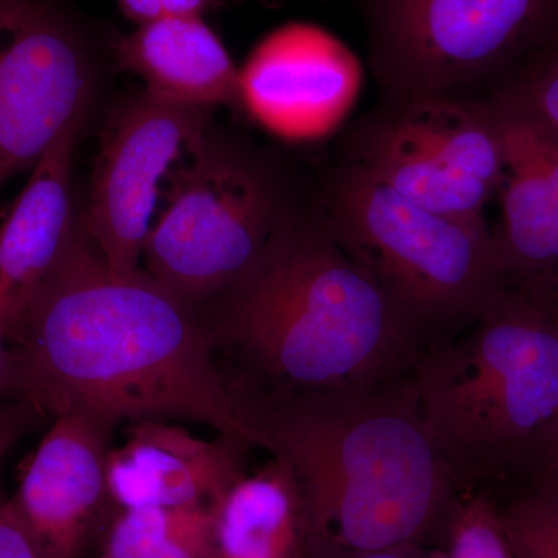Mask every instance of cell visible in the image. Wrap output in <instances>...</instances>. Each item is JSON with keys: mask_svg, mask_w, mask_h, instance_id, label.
I'll list each match as a JSON object with an SVG mask.
<instances>
[{"mask_svg": "<svg viewBox=\"0 0 558 558\" xmlns=\"http://www.w3.org/2000/svg\"><path fill=\"white\" fill-rule=\"evenodd\" d=\"M10 344L32 402L53 416L182 418L258 449L199 312L146 270L110 267L78 215Z\"/></svg>", "mask_w": 558, "mask_h": 558, "instance_id": "6da1fadb", "label": "cell"}, {"mask_svg": "<svg viewBox=\"0 0 558 558\" xmlns=\"http://www.w3.org/2000/svg\"><path fill=\"white\" fill-rule=\"evenodd\" d=\"M233 391L296 395L376 387L413 373L424 337L337 244L317 197L226 292L201 307Z\"/></svg>", "mask_w": 558, "mask_h": 558, "instance_id": "7a4b0ae2", "label": "cell"}, {"mask_svg": "<svg viewBox=\"0 0 558 558\" xmlns=\"http://www.w3.org/2000/svg\"><path fill=\"white\" fill-rule=\"evenodd\" d=\"M233 392L258 449L295 473L310 556L442 542L462 494L422 418L411 374L339 391Z\"/></svg>", "mask_w": 558, "mask_h": 558, "instance_id": "3957f363", "label": "cell"}, {"mask_svg": "<svg viewBox=\"0 0 558 558\" xmlns=\"http://www.w3.org/2000/svg\"><path fill=\"white\" fill-rule=\"evenodd\" d=\"M413 387L461 494L498 501L538 476L558 428V326L506 290L475 325L428 348Z\"/></svg>", "mask_w": 558, "mask_h": 558, "instance_id": "277c9868", "label": "cell"}, {"mask_svg": "<svg viewBox=\"0 0 558 558\" xmlns=\"http://www.w3.org/2000/svg\"><path fill=\"white\" fill-rule=\"evenodd\" d=\"M317 205L337 244L405 312L427 349L475 325L508 290L484 216L432 211L340 159L317 175Z\"/></svg>", "mask_w": 558, "mask_h": 558, "instance_id": "5b68a950", "label": "cell"}, {"mask_svg": "<svg viewBox=\"0 0 558 558\" xmlns=\"http://www.w3.org/2000/svg\"><path fill=\"white\" fill-rule=\"evenodd\" d=\"M143 259L161 286L199 311L253 266L317 197L311 179L270 150L209 128L171 174Z\"/></svg>", "mask_w": 558, "mask_h": 558, "instance_id": "8992f818", "label": "cell"}, {"mask_svg": "<svg viewBox=\"0 0 558 558\" xmlns=\"http://www.w3.org/2000/svg\"><path fill=\"white\" fill-rule=\"evenodd\" d=\"M381 97L488 101L558 25V0H362Z\"/></svg>", "mask_w": 558, "mask_h": 558, "instance_id": "52a82bcc", "label": "cell"}, {"mask_svg": "<svg viewBox=\"0 0 558 558\" xmlns=\"http://www.w3.org/2000/svg\"><path fill=\"white\" fill-rule=\"evenodd\" d=\"M337 159L359 165L414 204L483 218L508 170L490 101L440 95L381 97L349 128Z\"/></svg>", "mask_w": 558, "mask_h": 558, "instance_id": "ba28073f", "label": "cell"}, {"mask_svg": "<svg viewBox=\"0 0 558 558\" xmlns=\"http://www.w3.org/2000/svg\"><path fill=\"white\" fill-rule=\"evenodd\" d=\"M102 83L94 33L50 0H0V191L90 119Z\"/></svg>", "mask_w": 558, "mask_h": 558, "instance_id": "9c48e42d", "label": "cell"}, {"mask_svg": "<svg viewBox=\"0 0 558 558\" xmlns=\"http://www.w3.org/2000/svg\"><path fill=\"white\" fill-rule=\"evenodd\" d=\"M213 109L138 90L117 102L100 134L81 222L113 269H140L160 185L213 126Z\"/></svg>", "mask_w": 558, "mask_h": 558, "instance_id": "30bf717a", "label": "cell"}, {"mask_svg": "<svg viewBox=\"0 0 558 558\" xmlns=\"http://www.w3.org/2000/svg\"><path fill=\"white\" fill-rule=\"evenodd\" d=\"M357 60L328 32L282 25L260 40L240 69L238 109L286 142L329 134L357 92Z\"/></svg>", "mask_w": 558, "mask_h": 558, "instance_id": "8fae6325", "label": "cell"}, {"mask_svg": "<svg viewBox=\"0 0 558 558\" xmlns=\"http://www.w3.org/2000/svg\"><path fill=\"white\" fill-rule=\"evenodd\" d=\"M110 432L78 413L54 416L11 497L46 558H84L117 513L108 484Z\"/></svg>", "mask_w": 558, "mask_h": 558, "instance_id": "7c38bea8", "label": "cell"}, {"mask_svg": "<svg viewBox=\"0 0 558 558\" xmlns=\"http://www.w3.org/2000/svg\"><path fill=\"white\" fill-rule=\"evenodd\" d=\"M494 106L508 161L498 196L501 222L494 230L499 266L510 292L553 314L558 310V140Z\"/></svg>", "mask_w": 558, "mask_h": 558, "instance_id": "4fadbf2b", "label": "cell"}, {"mask_svg": "<svg viewBox=\"0 0 558 558\" xmlns=\"http://www.w3.org/2000/svg\"><path fill=\"white\" fill-rule=\"evenodd\" d=\"M250 447L229 436H194L163 418L131 422L108 453L110 498L117 510L213 509L242 473Z\"/></svg>", "mask_w": 558, "mask_h": 558, "instance_id": "5bb4252c", "label": "cell"}, {"mask_svg": "<svg viewBox=\"0 0 558 558\" xmlns=\"http://www.w3.org/2000/svg\"><path fill=\"white\" fill-rule=\"evenodd\" d=\"M89 120L76 121L53 143L0 222V336L9 343L75 230L73 159Z\"/></svg>", "mask_w": 558, "mask_h": 558, "instance_id": "9a60e30c", "label": "cell"}, {"mask_svg": "<svg viewBox=\"0 0 558 558\" xmlns=\"http://www.w3.org/2000/svg\"><path fill=\"white\" fill-rule=\"evenodd\" d=\"M119 69L134 73L160 100L213 109L240 101V69L204 16L145 22L112 43Z\"/></svg>", "mask_w": 558, "mask_h": 558, "instance_id": "2e32d148", "label": "cell"}, {"mask_svg": "<svg viewBox=\"0 0 558 558\" xmlns=\"http://www.w3.org/2000/svg\"><path fill=\"white\" fill-rule=\"evenodd\" d=\"M219 558H295L306 553V515L295 473L284 459L234 481L211 509Z\"/></svg>", "mask_w": 558, "mask_h": 558, "instance_id": "e0dca14e", "label": "cell"}, {"mask_svg": "<svg viewBox=\"0 0 558 558\" xmlns=\"http://www.w3.org/2000/svg\"><path fill=\"white\" fill-rule=\"evenodd\" d=\"M97 558H219L211 510H117L101 535Z\"/></svg>", "mask_w": 558, "mask_h": 558, "instance_id": "ac0fdd59", "label": "cell"}, {"mask_svg": "<svg viewBox=\"0 0 558 558\" xmlns=\"http://www.w3.org/2000/svg\"><path fill=\"white\" fill-rule=\"evenodd\" d=\"M495 506L515 558H558L557 478L531 481Z\"/></svg>", "mask_w": 558, "mask_h": 558, "instance_id": "d6986e66", "label": "cell"}, {"mask_svg": "<svg viewBox=\"0 0 558 558\" xmlns=\"http://www.w3.org/2000/svg\"><path fill=\"white\" fill-rule=\"evenodd\" d=\"M488 101L558 140V25Z\"/></svg>", "mask_w": 558, "mask_h": 558, "instance_id": "ffe728a7", "label": "cell"}, {"mask_svg": "<svg viewBox=\"0 0 558 558\" xmlns=\"http://www.w3.org/2000/svg\"><path fill=\"white\" fill-rule=\"evenodd\" d=\"M444 558H515L494 499L462 494L442 539Z\"/></svg>", "mask_w": 558, "mask_h": 558, "instance_id": "44dd1931", "label": "cell"}, {"mask_svg": "<svg viewBox=\"0 0 558 558\" xmlns=\"http://www.w3.org/2000/svg\"><path fill=\"white\" fill-rule=\"evenodd\" d=\"M233 0H119L121 11L135 25L174 16H204Z\"/></svg>", "mask_w": 558, "mask_h": 558, "instance_id": "7402d4cb", "label": "cell"}, {"mask_svg": "<svg viewBox=\"0 0 558 558\" xmlns=\"http://www.w3.org/2000/svg\"><path fill=\"white\" fill-rule=\"evenodd\" d=\"M0 558H46L11 498L0 494Z\"/></svg>", "mask_w": 558, "mask_h": 558, "instance_id": "603a6c76", "label": "cell"}, {"mask_svg": "<svg viewBox=\"0 0 558 558\" xmlns=\"http://www.w3.org/2000/svg\"><path fill=\"white\" fill-rule=\"evenodd\" d=\"M47 411L32 402H0V464L14 446L47 417Z\"/></svg>", "mask_w": 558, "mask_h": 558, "instance_id": "cb8c5ba5", "label": "cell"}, {"mask_svg": "<svg viewBox=\"0 0 558 558\" xmlns=\"http://www.w3.org/2000/svg\"><path fill=\"white\" fill-rule=\"evenodd\" d=\"M14 400L32 402L31 389L16 351L0 336V402Z\"/></svg>", "mask_w": 558, "mask_h": 558, "instance_id": "d4e9b609", "label": "cell"}, {"mask_svg": "<svg viewBox=\"0 0 558 558\" xmlns=\"http://www.w3.org/2000/svg\"><path fill=\"white\" fill-rule=\"evenodd\" d=\"M311 558H444L442 548L427 550L425 546L410 545L400 548L365 550V553H339V550H322L312 554Z\"/></svg>", "mask_w": 558, "mask_h": 558, "instance_id": "484cf974", "label": "cell"}, {"mask_svg": "<svg viewBox=\"0 0 558 558\" xmlns=\"http://www.w3.org/2000/svg\"><path fill=\"white\" fill-rule=\"evenodd\" d=\"M538 478L558 480V428L556 435L550 439L545 457H543L542 468H539Z\"/></svg>", "mask_w": 558, "mask_h": 558, "instance_id": "4316f807", "label": "cell"}, {"mask_svg": "<svg viewBox=\"0 0 558 558\" xmlns=\"http://www.w3.org/2000/svg\"><path fill=\"white\" fill-rule=\"evenodd\" d=\"M550 315H553L554 322H556L558 326V310L554 311Z\"/></svg>", "mask_w": 558, "mask_h": 558, "instance_id": "83f0119b", "label": "cell"}]
</instances>
